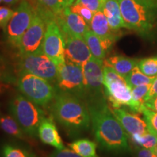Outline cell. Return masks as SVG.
<instances>
[{
    "label": "cell",
    "instance_id": "1",
    "mask_svg": "<svg viewBox=\"0 0 157 157\" xmlns=\"http://www.w3.org/2000/svg\"><path fill=\"white\" fill-rule=\"evenodd\" d=\"M96 140L109 151L128 150L127 134L103 100L87 103Z\"/></svg>",
    "mask_w": 157,
    "mask_h": 157
},
{
    "label": "cell",
    "instance_id": "2",
    "mask_svg": "<svg viewBox=\"0 0 157 157\" xmlns=\"http://www.w3.org/2000/svg\"><path fill=\"white\" fill-rule=\"evenodd\" d=\"M52 116L68 134L76 135L89 129L91 124L87 104L82 98L57 89L51 103Z\"/></svg>",
    "mask_w": 157,
    "mask_h": 157
},
{
    "label": "cell",
    "instance_id": "3",
    "mask_svg": "<svg viewBox=\"0 0 157 157\" xmlns=\"http://www.w3.org/2000/svg\"><path fill=\"white\" fill-rule=\"evenodd\" d=\"M121 16L127 29L143 34L154 29L157 6L141 0H119Z\"/></svg>",
    "mask_w": 157,
    "mask_h": 157
},
{
    "label": "cell",
    "instance_id": "4",
    "mask_svg": "<svg viewBox=\"0 0 157 157\" xmlns=\"http://www.w3.org/2000/svg\"><path fill=\"white\" fill-rule=\"evenodd\" d=\"M10 111L21 129L31 137L38 135V129L44 119V111L23 95H17L10 102Z\"/></svg>",
    "mask_w": 157,
    "mask_h": 157
},
{
    "label": "cell",
    "instance_id": "5",
    "mask_svg": "<svg viewBox=\"0 0 157 157\" xmlns=\"http://www.w3.org/2000/svg\"><path fill=\"white\" fill-rule=\"evenodd\" d=\"M17 85L23 95L43 107L52 103L57 92L48 80L29 73L18 74Z\"/></svg>",
    "mask_w": 157,
    "mask_h": 157
},
{
    "label": "cell",
    "instance_id": "6",
    "mask_svg": "<svg viewBox=\"0 0 157 157\" xmlns=\"http://www.w3.org/2000/svg\"><path fill=\"white\" fill-rule=\"evenodd\" d=\"M103 87L105 95L112 104L113 108L132 105V90L125 78L114 69L103 65Z\"/></svg>",
    "mask_w": 157,
    "mask_h": 157
},
{
    "label": "cell",
    "instance_id": "7",
    "mask_svg": "<svg viewBox=\"0 0 157 157\" xmlns=\"http://www.w3.org/2000/svg\"><path fill=\"white\" fill-rule=\"evenodd\" d=\"M17 73H29L42 77L50 82H56L58 68L43 51L20 56L17 63Z\"/></svg>",
    "mask_w": 157,
    "mask_h": 157
},
{
    "label": "cell",
    "instance_id": "8",
    "mask_svg": "<svg viewBox=\"0 0 157 157\" xmlns=\"http://www.w3.org/2000/svg\"><path fill=\"white\" fill-rule=\"evenodd\" d=\"M57 88L65 93H71L85 101L84 77L82 67L66 60L64 63L57 66Z\"/></svg>",
    "mask_w": 157,
    "mask_h": 157
},
{
    "label": "cell",
    "instance_id": "9",
    "mask_svg": "<svg viewBox=\"0 0 157 157\" xmlns=\"http://www.w3.org/2000/svg\"><path fill=\"white\" fill-rule=\"evenodd\" d=\"M82 67L85 101L88 103L103 100V61L92 56Z\"/></svg>",
    "mask_w": 157,
    "mask_h": 157
},
{
    "label": "cell",
    "instance_id": "10",
    "mask_svg": "<svg viewBox=\"0 0 157 157\" xmlns=\"http://www.w3.org/2000/svg\"><path fill=\"white\" fill-rule=\"evenodd\" d=\"M35 13L36 12L29 2L23 0L20 3L5 30L7 40L10 44L15 48H18L21 39L30 26Z\"/></svg>",
    "mask_w": 157,
    "mask_h": 157
},
{
    "label": "cell",
    "instance_id": "11",
    "mask_svg": "<svg viewBox=\"0 0 157 157\" xmlns=\"http://www.w3.org/2000/svg\"><path fill=\"white\" fill-rule=\"evenodd\" d=\"M42 50L57 66L66 62L63 34L56 21L47 23Z\"/></svg>",
    "mask_w": 157,
    "mask_h": 157
},
{
    "label": "cell",
    "instance_id": "12",
    "mask_svg": "<svg viewBox=\"0 0 157 157\" xmlns=\"http://www.w3.org/2000/svg\"><path fill=\"white\" fill-rule=\"evenodd\" d=\"M46 27V21L36 12L30 26L21 39L17 48L19 56L32 54L42 50Z\"/></svg>",
    "mask_w": 157,
    "mask_h": 157
},
{
    "label": "cell",
    "instance_id": "13",
    "mask_svg": "<svg viewBox=\"0 0 157 157\" xmlns=\"http://www.w3.org/2000/svg\"><path fill=\"white\" fill-rule=\"evenodd\" d=\"M63 35L84 37L90 30V25L79 15L71 11L69 7L65 8L55 19Z\"/></svg>",
    "mask_w": 157,
    "mask_h": 157
},
{
    "label": "cell",
    "instance_id": "14",
    "mask_svg": "<svg viewBox=\"0 0 157 157\" xmlns=\"http://www.w3.org/2000/svg\"><path fill=\"white\" fill-rule=\"evenodd\" d=\"M66 60L82 66L92 58V54L84 37L63 35Z\"/></svg>",
    "mask_w": 157,
    "mask_h": 157
},
{
    "label": "cell",
    "instance_id": "15",
    "mask_svg": "<svg viewBox=\"0 0 157 157\" xmlns=\"http://www.w3.org/2000/svg\"><path fill=\"white\" fill-rule=\"evenodd\" d=\"M110 109L127 134L130 135L131 137L135 135H142L148 131L146 121L137 115L127 112L124 109L120 108Z\"/></svg>",
    "mask_w": 157,
    "mask_h": 157
},
{
    "label": "cell",
    "instance_id": "16",
    "mask_svg": "<svg viewBox=\"0 0 157 157\" xmlns=\"http://www.w3.org/2000/svg\"><path fill=\"white\" fill-rule=\"evenodd\" d=\"M90 30L97 35L103 42L107 51L111 48L116 39L114 31L111 30L108 20L101 11L94 13L90 24Z\"/></svg>",
    "mask_w": 157,
    "mask_h": 157
},
{
    "label": "cell",
    "instance_id": "17",
    "mask_svg": "<svg viewBox=\"0 0 157 157\" xmlns=\"http://www.w3.org/2000/svg\"><path fill=\"white\" fill-rule=\"evenodd\" d=\"M38 136L42 143L52 146L57 150L64 148L63 143L58 129L51 118H44L42 121L39 127Z\"/></svg>",
    "mask_w": 157,
    "mask_h": 157
},
{
    "label": "cell",
    "instance_id": "18",
    "mask_svg": "<svg viewBox=\"0 0 157 157\" xmlns=\"http://www.w3.org/2000/svg\"><path fill=\"white\" fill-rule=\"evenodd\" d=\"M101 12H103L113 31L121 28H127L121 16L119 0H103Z\"/></svg>",
    "mask_w": 157,
    "mask_h": 157
},
{
    "label": "cell",
    "instance_id": "19",
    "mask_svg": "<svg viewBox=\"0 0 157 157\" xmlns=\"http://www.w3.org/2000/svg\"><path fill=\"white\" fill-rule=\"evenodd\" d=\"M39 5L42 6L43 10L39 13L46 22L52 21L57 15L60 14L66 7H70L74 0H36Z\"/></svg>",
    "mask_w": 157,
    "mask_h": 157
},
{
    "label": "cell",
    "instance_id": "20",
    "mask_svg": "<svg viewBox=\"0 0 157 157\" xmlns=\"http://www.w3.org/2000/svg\"><path fill=\"white\" fill-rule=\"evenodd\" d=\"M137 63L138 61L135 59L121 56H113L103 60L104 66L111 67L124 78L132 71L133 68L137 66Z\"/></svg>",
    "mask_w": 157,
    "mask_h": 157
},
{
    "label": "cell",
    "instance_id": "21",
    "mask_svg": "<svg viewBox=\"0 0 157 157\" xmlns=\"http://www.w3.org/2000/svg\"><path fill=\"white\" fill-rule=\"evenodd\" d=\"M84 39L90 49L92 56L95 59L103 61L105 60L107 50L101 39L91 30L86 32Z\"/></svg>",
    "mask_w": 157,
    "mask_h": 157
},
{
    "label": "cell",
    "instance_id": "22",
    "mask_svg": "<svg viewBox=\"0 0 157 157\" xmlns=\"http://www.w3.org/2000/svg\"><path fill=\"white\" fill-rule=\"evenodd\" d=\"M0 127L4 132L20 140H29V137L21 129L15 118L10 115H4L0 117Z\"/></svg>",
    "mask_w": 157,
    "mask_h": 157
},
{
    "label": "cell",
    "instance_id": "23",
    "mask_svg": "<svg viewBox=\"0 0 157 157\" xmlns=\"http://www.w3.org/2000/svg\"><path fill=\"white\" fill-rule=\"evenodd\" d=\"M68 146L82 157H99L96 153L97 145L89 139H78L69 143Z\"/></svg>",
    "mask_w": 157,
    "mask_h": 157
},
{
    "label": "cell",
    "instance_id": "24",
    "mask_svg": "<svg viewBox=\"0 0 157 157\" xmlns=\"http://www.w3.org/2000/svg\"><path fill=\"white\" fill-rule=\"evenodd\" d=\"M152 84H143L132 88V102L130 109L135 112H141V109L144 106L146 96L151 89Z\"/></svg>",
    "mask_w": 157,
    "mask_h": 157
},
{
    "label": "cell",
    "instance_id": "25",
    "mask_svg": "<svg viewBox=\"0 0 157 157\" xmlns=\"http://www.w3.org/2000/svg\"><path fill=\"white\" fill-rule=\"evenodd\" d=\"M155 78L156 77H150L146 76L141 71L138 66H137L124 78L129 87L132 89L133 87L143 84H152Z\"/></svg>",
    "mask_w": 157,
    "mask_h": 157
},
{
    "label": "cell",
    "instance_id": "26",
    "mask_svg": "<svg viewBox=\"0 0 157 157\" xmlns=\"http://www.w3.org/2000/svg\"><path fill=\"white\" fill-rule=\"evenodd\" d=\"M2 157H38L28 148L13 144H6L2 150Z\"/></svg>",
    "mask_w": 157,
    "mask_h": 157
},
{
    "label": "cell",
    "instance_id": "27",
    "mask_svg": "<svg viewBox=\"0 0 157 157\" xmlns=\"http://www.w3.org/2000/svg\"><path fill=\"white\" fill-rule=\"evenodd\" d=\"M137 66L146 76L150 77L157 76V56L142 59L138 61Z\"/></svg>",
    "mask_w": 157,
    "mask_h": 157
},
{
    "label": "cell",
    "instance_id": "28",
    "mask_svg": "<svg viewBox=\"0 0 157 157\" xmlns=\"http://www.w3.org/2000/svg\"><path fill=\"white\" fill-rule=\"evenodd\" d=\"M132 140L143 148L154 149L157 146V135L148 131L142 135L132 136Z\"/></svg>",
    "mask_w": 157,
    "mask_h": 157
},
{
    "label": "cell",
    "instance_id": "29",
    "mask_svg": "<svg viewBox=\"0 0 157 157\" xmlns=\"http://www.w3.org/2000/svg\"><path fill=\"white\" fill-rule=\"evenodd\" d=\"M140 113L144 116L148 130L157 135V112L148 109L144 105L141 109Z\"/></svg>",
    "mask_w": 157,
    "mask_h": 157
},
{
    "label": "cell",
    "instance_id": "30",
    "mask_svg": "<svg viewBox=\"0 0 157 157\" xmlns=\"http://www.w3.org/2000/svg\"><path fill=\"white\" fill-rule=\"evenodd\" d=\"M69 8L71 11L75 13L76 14L79 15L84 21L87 22L88 25H90V23H91L92 19H93L94 13L93 11L90 10V9H88L87 7H84V6L77 5V4L73 3L70 6Z\"/></svg>",
    "mask_w": 157,
    "mask_h": 157
},
{
    "label": "cell",
    "instance_id": "31",
    "mask_svg": "<svg viewBox=\"0 0 157 157\" xmlns=\"http://www.w3.org/2000/svg\"><path fill=\"white\" fill-rule=\"evenodd\" d=\"M15 11L10 7L5 6L0 7V28L2 29L5 31Z\"/></svg>",
    "mask_w": 157,
    "mask_h": 157
},
{
    "label": "cell",
    "instance_id": "32",
    "mask_svg": "<svg viewBox=\"0 0 157 157\" xmlns=\"http://www.w3.org/2000/svg\"><path fill=\"white\" fill-rule=\"evenodd\" d=\"M10 79V76L9 70L3 60L0 59V92L9 87L7 83H9Z\"/></svg>",
    "mask_w": 157,
    "mask_h": 157
},
{
    "label": "cell",
    "instance_id": "33",
    "mask_svg": "<svg viewBox=\"0 0 157 157\" xmlns=\"http://www.w3.org/2000/svg\"><path fill=\"white\" fill-rule=\"evenodd\" d=\"M103 0H75L74 4H77L87 7L93 13L101 11Z\"/></svg>",
    "mask_w": 157,
    "mask_h": 157
},
{
    "label": "cell",
    "instance_id": "34",
    "mask_svg": "<svg viewBox=\"0 0 157 157\" xmlns=\"http://www.w3.org/2000/svg\"><path fill=\"white\" fill-rule=\"evenodd\" d=\"M49 157H82L74 152L73 150L63 148L62 150H56L51 154Z\"/></svg>",
    "mask_w": 157,
    "mask_h": 157
},
{
    "label": "cell",
    "instance_id": "35",
    "mask_svg": "<svg viewBox=\"0 0 157 157\" xmlns=\"http://www.w3.org/2000/svg\"><path fill=\"white\" fill-rule=\"evenodd\" d=\"M137 157H157L154 149L142 148L137 151Z\"/></svg>",
    "mask_w": 157,
    "mask_h": 157
},
{
    "label": "cell",
    "instance_id": "36",
    "mask_svg": "<svg viewBox=\"0 0 157 157\" xmlns=\"http://www.w3.org/2000/svg\"><path fill=\"white\" fill-rule=\"evenodd\" d=\"M144 105L148 109L157 112V95L146 101L145 102Z\"/></svg>",
    "mask_w": 157,
    "mask_h": 157
},
{
    "label": "cell",
    "instance_id": "37",
    "mask_svg": "<svg viewBox=\"0 0 157 157\" xmlns=\"http://www.w3.org/2000/svg\"><path fill=\"white\" fill-rule=\"evenodd\" d=\"M156 95H157V76L155 78L154 82H153L151 87V89L148 91V95L146 96V101H148V100L150 99V98H151Z\"/></svg>",
    "mask_w": 157,
    "mask_h": 157
},
{
    "label": "cell",
    "instance_id": "38",
    "mask_svg": "<svg viewBox=\"0 0 157 157\" xmlns=\"http://www.w3.org/2000/svg\"><path fill=\"white\" fill-rule=\"evenodd\" d=\"M3 2L5 4H7V5H14L15 3H17V2H18V0H3Z\"/></svg>",
    "mask_w": 157,
    "mask_h": 157
},
{
    "label": "cell",
    "instance_id": "39",
    "mask_svg": "<svg viewBox=\"0 0 157 157\" xmlns=\"http://www.w3.org/2000/svg\"><path fill=\"white\" fill-rule=\"evenodd\" d=\"M141 1L146 2L150 3L151 5H154L157 6V0H141Z\"/></svg>",
    "mask_w": 157,
    "mask_h": 157
},
{
    "label": "cell",
    "instance_id": "40",
    "mask_svg": "<svg viewBox=\"0 0 157 157\" xmlns=\"http://www.w3.org/2000/svg\"><path fill=\"white\" fill-rule=\"evenodd\" d=\"M154 152L156 153V156H157V146L154 148Z\"/></svg>",
    "mask_w": 157,
    "mask_h": 157
},
{
    "label": "cell",
    "instance_id": "41",
    "mask_svg": "<svg viewBox=\"0 0 157 157\" xmlns=\"http://www.w3.org/2000/svg\"><path fill=\"white\" fill-rule=\"evenodd\" d=\"M2 1H3V0H0V3H1Z\"/></svg>",
    "mask_w": 157,
    "mask_h": 157
}]
</instances>
